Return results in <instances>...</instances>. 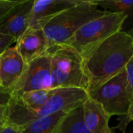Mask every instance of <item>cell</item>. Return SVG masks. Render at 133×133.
I'll return each instance as SVG.
<instances>
[{
  "label": "cell",
  "instance_id": "obj_12",
  "mask_svg": "<svg viewBox=\"0 0 133 133\" xmlns=\"http://www.w3.org/2000/svg\"><path fill=\"white\" fill-rule=\"evenodd\" d=\"M83 121L90 133H113L109 126L111 116L103 106L91 97L83 104Z\"/></svg>",
  "mask_w": 133,
  "mask_h": 133
},
{
  "label": "cell",
  "instance_id": "obj_2",
  "mask_svg": "<svg viewBox=\"0 0 133 133\" xmlns=\"http://www.w3.org/2000/svg\"><path fill=\"white\" fill-rule=\"evenodd\" d=\"M89 97L87 91L78 88H58L41 108H28L19 97L12 96L9 104L8 122L22 128L31 122L59 111H71L82 105Z\"/></svg>",
  "mask_w": 133,
  "mask_h": 133
},
{
  "label": "cell",
  "instance_id": "obj_16",
  "mask_svg": "<svg viewBox=\"0 0 133 133\" xmlns=\"http://www.w3.org/2000/svg\"><path fill=\"white\" fill-rule=\"evenodd\" d=\"M56 89L40 90L23 94L19 97L23 104L31 110H37L43 107L55 94Z\"/></svg>",
  "mask_w": 133,
  "mask_h": 133
},
{
  "label": "cell",
  "instance_id": "obj_21",
  "mask_svg": "<svg viewBox=\"0 0 133 133\" xmlns=\"http://www.w3.org/2000/svg\"><path fill=\"white\" fill-rule=\"evenodd\" d=\"M132 121H133V103L132 104V105H131V107H130V108L129 110V112H128L127 115L125 116V118L120 122L118 128L122 129L123 131V132L125 133V130L128 124Z\"/></svg>",
  "mask_w": 133,
  "mask_h": 133
},
{
  "label": "cell",
  "instance_id": "obj_18",
  "mask_svg": "<svg viewBox=\"0 0 133 133\" xmlns=\"http://www.w3.org/2000/svg\"><path fill=\"white\" fill-rule=\"evenodd\" d=\"M23 0H7L0 5V22L5 18L16 5L23 2Z\"/></svg>",
  "mask_w": 133,
  "mask_h": 133
},
{
  "label": "cell",
  "instance_id": "obj_5",
  "mask_svg": "<svg viewBox=\"0 0 133 133\" xmlns=\"http://www.w3.org/2000/svg\"><path fill=\"white\" fill-rule=\"evenodd\" d=\"M125 15L122 12H108L94 19L82 27L64 44L73 48L83 61L104 41L121 31Z\"/></svg>",
  "mask_w": 133,
  "mask_h": 133
},
{
  "label": "cell",
  "instance_id": "obj_19",
  "mask_svg": "<svg viewBox=\"0 0 133 133\" xmlns=\"http://www.w3.org/2000/svg\"><path fill=\"white\" fill-rule=\"evenodd\" d=\"M16 44V40L9 35L0 33V55H2L8 48L14 46Z\"/></svg>",
  "mask_w": 133,
  "mask_h": 133
},
{
  "label": "cell",
  "instance_id": "obj_15",
  "mask_svg": "<svg viewBox=\"0 0 133 133\" xmlns=\"http://www.w3.org/2000/svg\"><path fill=\"white\" fill-rule=\"evenodd\" d=\"M58 133H90L83 121V104L67 115L62 122Z\"/></svg>",
  "mask_w": 133,
  "mask_h": 133
},
{
  "label": "cell",
  "instance_id": "obj_17",
  "mask_svg": "<svg viewBox=\"0 0 133 133\" xmlns=\"http://www.w3.org/2000/svg\"><path fill=\"white\" fill-rule=\"evenodd\" d=\"M11 97V91L0 87V132L8 123V111Z\"/></svg>",
  "mask_w": 133,
  "mask_h": 133
},
{
  "label": "cell",
  "instance_id": "obj_23",
  "mask_svg": "<svg viewBox=\"0 0 133 133\" xmlns=\"http://www.w3.org/2000/svg\"><path fill=\"white\" fill-rule=\"evenodd\" d=\"M6 1H7V0H0V5H1V4H3V3H5Z\"/></svg>",
  "mask_w": 133,
  "mask_h": 133
},
{
  "label": "cell",
  "instance_id": "obj_11",
  "mask_svg": "<svg viewBox=\"0 0 133 133\" xmlns=\"http://www.w3.org/2000/svg\"><path fill=\"white\" fill-rule=\"evenodd\" d=\"M25 66L16 44L8 48L0 55V87L10 90L23 75Z\"/></svg>",
  "mask_w": 133,
  "mask_h": 133
},
{
  "label": "cell",
  "instance_id": "obj_10",
  "mask_svg": "<svg viewBox=\"0 0 133 133\" xmlns=\"http://www.w3.org/2000/svg\"><path fill=\"white\" fill-rule=\"evenodd\" d=\"M16 46L25 64L44 55L50 47L43 30L33 28L26 30L17 40Z\"/></svg>",
  "mask_w": 133,
  "mask_h": 133
},
{
  "label": "cell",
  "instance_id": "obj_14",
  "mask_svg": "<svg viewBox=\"0 0 133 133\" xmlns=\"http://www.w3.org/2000/svg\"><path fill=\"white\" fill-rule=\"evenodd\" d=\"M69 112L59 111L34 120L20 128L21 133H58L62 122Z\"/></svg>",
  "mask_w": 133,
  "mask_h": 133
},
{
  "label": "cell",
  "instance_id": "obj_1",
  "mask_svg": "<svg viewBox=\"0 0 133 133\" xmlns=\"http://www.w3.org/2000/svg\"><path fill=\"white\" fill-rule=\"evenodd\" d=\"M133 57V38L118 31L101 44L84 61L88 94L119 74Z\"/></svg>",
  "mask_w": 133,
  "mask_h": 133
},
{
  "label": "cell",
  "instance_id": "obj_20",
  "mask_svg": "<svg viewBox=\"0 0 133 133\" xmlns=\"http://www.w3.org/2000/svg\"><path fill=\"white\" fill-rule=\"evenodd\" d=\"M125 71H126L127 79H128L129 87L131 88L133 97V57L129 62L127 65L125 66Z\"/></svg>",
  "mask_w": 133,
  "mask_h": 133
},
{
  "label": "cell",
  "instance_id": "obj_22",
  "mask_svg": "<svg viewBox=\"0 0 133 133\" xmlns=\"http://www.w3.org/2000/svg\"><path fill=\"white\" fill-rule=\"evenodd\" d=\"M0 133H21V131L19 128L8 122Z\"/></svg>",
  "mask_w": 133,
  "mask_h": 133
},
{
  "label": "cell",
  "instance_id": "obj_6",
  "mask_svg": "<svg viewBox=\"0 0 133 133\" xmlns=\"http://www.w3.org/2000/svg\"><path fill=\"white\" fill-rule=\"evenodd\" d=\"M89 97L100 103L111 117L112 115L125 117L133 103L132 93L127 79L125 69L90 93Z\"/></svg>",
  "mask_w": 133,
  "mask_h": 133
},
{
  "label": "cell",
  "instance_id": "obj_9",
  "mask_svg": "<svg viewBox=\"0 0 133 133\" xmlns=\"http://www.w3.org/2000/svg\"><path fill=\"white\" fill-rule=\"evenodd\" d=\"M34 0H23L0 22V33L17 40L30 26Z\"/></svg>",
  "mask_w": 133,
  "mask_h": 133
},
{
  "label": "cell",
  "instance_id": "obj_8",
  "mask_svg": "<svg viewBox=\"0 0 133 133\" xmlns=\"http://www.w3.org/2000/svg\"><path fill=\"white\" fill-rule=\"evenodd\" d=\"M82 0H34L29 28L41 29L64 10L81 2Z\"/></svg>",
  "mask_w": 133,
  "mask_h": 133
},
{
  "label": "cell",
  "instance_id": "obj_3",
  "mask_svg": "<svg viewBox=\"0 0 133 133\" xmlns=\"http://www.w3.org/2000/svg\"><path fill=\"white\" fill-rule=\"evenodd\" d=\"M106 12L98 9L94 0H82L80 3L64 10L43 28L49 46L64 44L80 27Z\"/></svg>",
  "mask_w": 133,
  "mask_h": 133
},
{
  "label": "cell",
  "instance_id": "obj_4",
  "mask_svg": "<svg viewBox=\"0 0 133 133\" xmlns=\"http://www.w3.org/2000/svg\"><path fill=\"white\" fill-rule=\"evenodd\" d=\"M48 52L51 56L53 89L78 88L88 91L89 81L79 53L65 44L51 46Z\"/></svg>",
  "mask_w": 133,
  "mask_h": 133
},
{
  "label": "cell",
  "instance_id": "obj_7",
  "mask_svg": "<svg viewBox=\"0 0 133 133\" xmlns=\"http://www.w3.org/2000/svg\"><path fill=\"white\" fill-rule=\"evenodd\" d=\"M51 56L47 51L42 56L26 64L23 75L10 90L12 96L40 90H52Z\"/></svg>",
  "mask_w": 133,
  "mask_h": 133
},
{
  "label": "cell",
  "instance_id": "obj_13",
  "mask_svg": "<svg viewBox=\"0 0 133 133\" xmlns=\"http://www.w3.org/2000/svg\"><path fill=\"white\" fill-rule=\"evenodd\" d=\"M104 10L122 12L125 15L121 31L133 38V0H94Z\"/></svg>",
  "mask_w": 133,
  "mask_h": 133
}]
</instances>
